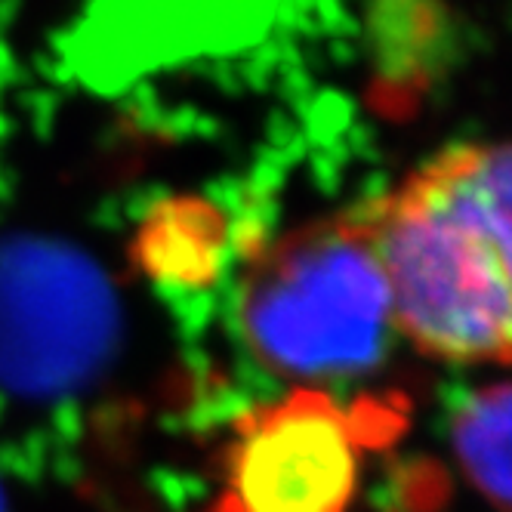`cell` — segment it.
I'll use <instances>...</instances> for the list:
<instances>
[{
    "instance_id": "cell-5",
    "label": "cell",
    "mask_w": 512,
    "mask_h": 512,
    "mask_svg": "<svg viewBox=\"0 0 512 512\" xmlns=\"http://www.w3.org/2000/svg\"><path fill=\"white\" fill-rule=\"evenodd\" d=\"M229 226L216 204L170 198L149 210L133 241L139 269L170 287H207L226 260Z\"/></svg>"
},
{
    "instance_id": "cell-3",
    "label": "cell",
    "mask_w": 512,
    "mask_h": 512,
    "mask_svg": "<svg viewBox=\"0 0 512 512\" xmlns=\"http://www.w3.org/2000/svg\"><path fill=\"white\" fill-rule=\"evenodd\" d=\"M118 297L84 253L0 241V386L56 398L90 383L118 343Z\"/></svg>"
},
{
    "instance_id": "cell-6",
    "label": "cell",
    "mask_w": 512,
    "mask_h": 512,
    "mask_svg": "<svg viewBox=\"0 0 512 512\" xmlns=\"http://www.w3.org/2000/svg\"><path fill=\"white\" fill-rule=\"evenodd\" d=\"M509 411L506 383L475 389L454 414V451L469 485L494 509H509Z\"/></svg>"
},
{
    "instance_id": "cell-2",
    "label": "cell",
    "mask_w": 512,
    "mask_h": 512,
    "mask_svg": "<svg viewBox=\"0 0 512 512\" xmlns=\"http://www.w3.org/2000/svg\"><path fill=\"white\" fill-rule=\"evenodd\" d=\"M238 324L250 355L284 380L331 383L377 368L392 315L364 210L263 250L241 284Z\"/></svg>"
},
{
    "instance_id": "cell-7",
    "label": "cell",
    "mask_w": 512,
    "mask_h": 512,
    "mask_svg": "<svg viewBox=\"0 0 512 512\" xmlns=\"http://www.w3.org/2000/svg\"><path fill=\"white\" fill-rule=\"evenodd\" d=\"M0 512H4V494H0Z\"/></svg>"
},
{
    "instance_id": "cell-1",
    "label": "cell",
    "mask_w": 512,
    "mask_h": 512,
    "mask_svg": "<svg viewBox=\"0 0 512 512\" xmlns=\"http://www.w3.org/2000/svg\"><path fill=\"white\" fill-rule=\"evenodd\" d=\"M392 331L454 364H506L512 324L509 149L466 142L364 207Z\"/></svg>"
},
{
    "instance_id": "cell-4",
    "label": "cell",
    "mask_w": 512,
    "mask_h": 512,
    "mask_svg": "<svg viewBox=\"0 0 512 512\" xmlns=\"http://www.w3.org/2000/svg\"><path fill=\"white\" fill-rule=\"evenodd\" d=\"M361 426L312 386L256 408L226 451L216 512H349L361 482Z\"/></svg>"
}]
</instances>
